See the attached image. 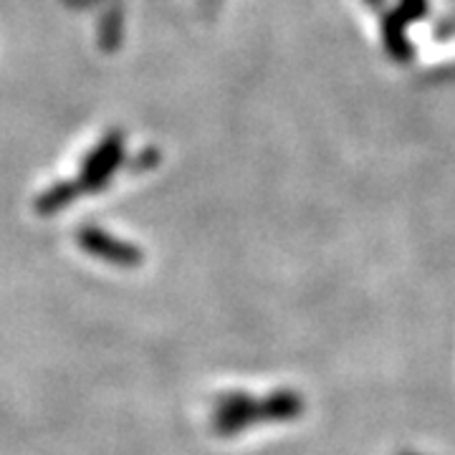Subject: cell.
<instances>
[{
    "label": "cell",
    "mask_w": 455,
    "mask_h": 455,
    "mask_svg": "<svg viewBox=\"0 0 455 455\" xmlns=\"http://www.w3.org/2000/svg\"><path fill=\"white\" fill-rule=\"evenodd\" d=\"M122 134L119 132H112L107 134L101 142L97 145V149L86 157V163L82 167V188L84 190H99L104 188L109 180H112L114 170L122 163Z\"/></svg>",
    "instance_id": "1"
},
{
    "label": "cell",
    "mask_w": 455,
    "mask_h": 455,
    "mask_svg": "<svg viewBox=\"0 0 455 455\" xmlns=\"http://www.w3.org/2000/svg\"><path fill=\"white\" fill-rule=\"evenodd\" d=\"M79 245L89 256H97V259L107 260V263H116V266H137V263H142V251L137 245L112 238V235H107L99 228H82Z\"/></svg>",
    "instance_id": "2"
},
{
    "label": "cell",
    "mask_w": 455,
    "mask_h": 455,
    "mask_svg": "<svg viewBox=\"0 0 455 455\" xmlns=\"http://www.w3.org/2000/svg\"><path fill=\"white\" fill-rule=\"evenodd\" d=\"M74 197H76V185L64 182V185H56V188L49 190L44 197H38V203H36V205H38V211L44 212V215H53L59 208L68 205Z\"/></svg>",
    "instance_id": "3"
}]
</instances>
